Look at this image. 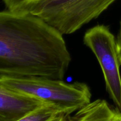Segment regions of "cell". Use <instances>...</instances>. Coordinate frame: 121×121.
<instances>
[{"instance_id":"cell-10","label":"cell","mask_w":121,"mask_h":121,"mask_svg":"<svg viewBox=\"0 0 121 121\" xmlns=\"http://www.w3.org/2000/svg\"><path fill=\"white\" fill-rule=\"evenodd\" d=\"M57 121H68V120H67V115H66L65 114L62 115L58 118Z\"/></svg>"},{"instance_id":"cell-4","label":"cell","mask_w":121,"mask_h":121,"mask_svg":"<svg viewBox=\"0 0 121 121\" xmlns=\"http://www.w3.org/2000/svg\"><path fill=\"white\" fill-rule=\"evenodd\" d=\"M84 44L95 55L102 69L106 89L121 112V76L117 40L108 26L98 24L86 31Z\"/></svg>"},{"instance_id":"cell-6","label":"cell","mask_w":121,"mask_h":121,"mask_svg":"<svg viewBox=\"0 0 121 121\" xmlns=\"http://www.w3.org/2000/svg\"><path fill=\"white\" fill-rule=\"evenodd\" d=\"M68 121H121V112L104 99L91 102L76 111L67 115Z\"/></svg>"},{"instance_id":"cell-5","label":"cell","mask_w":121,"mask_h":121,"mask_svg":"<svg viewBox=\"0 0 121 121\" xmlns=\"http://www.w3.org/2000/svg\"><path fill=\"white\" fill-rule=\"evenodd\" d=\"M46 104L40 99L0 84V121H18Z\"/></svg>"},{"instance_id":"cell-3","label":"cell","mask_w":121,"mask_h":121,"mask_svg":"<svg viewBox=\"0 0 121 121\" xmlns=\"http://www.w3.org/2000/svg\"><path fill=\"white\" fill-rule=\"evenodd\" d=\"M116 0H39L29 13L36 15L62 35L77 31L97 18Z\"/></svg>"},{"instance_id":"cell-7","label":"cell","mask_w":121,"mask_h":121,"mask_svg":"<svg viewBox=\"0 0 121 121\" xmlns=\"http://www.w3.org/2000/svg\"><path fill=\"white\" fill-rule=\"evenodd\" d=\"M63 114L65 113L56 106L46 104L18 121H57L58 118Z\"/></svg>"},{"instance_id":"cell-2","label":"cell","mask_w":121,"mask_h":121,"mask_svg":"<svg viewBox=\"0 0 121 121\" xmlns=\"http://www.w3.org/2000/svg\"><path fill=\"white\" fill-rule=\"evenodd\" d=\"M0 84L56 106L66 115L89 104L92 98L88 85L79 82L67 83L38 77H0Z\"/></svg>"},{"instance_id":"cell-1","label":"cell","mask_w":121,"mask_h":121,"mask_svg":"<svg viewBox=\"0 0 121 121\" xmlns=\"http://www.w3.org/2000/svg\"><path fill=\"white\" fill-rule=\"evenodd\" d=\"M54 53L50 27L36 15L0 11V77H41Z\"/></svg>"},{"instance_id":"cell-9","label":"cell","mask_w":121,"mask_h":121,"mask_svg":"<svg viewBox=\"0 0 121 121\" xmlns=\"http://www.w3.org/2000/svg\"><path fill=\"white\" fill-rule=\"evenodd\" d=\"M117 51H118V58H119V63L121 66V21L120 22V26H119V32H118V35L117 38Z\"/></svg>"},{"instance_id":"cell-8","label":"cell","mask_w":121,"mask_h":121,"mask_svg":"<svg viewBox=\"0 0 121 121\" xmlns=\"http://www.w3.org/2000/svg\"><path fill=\"white\" fill-rule=\"evenodd\" d=\"M39 0H2L7 10L18 14L29 13L31 6Z\"/></svg>"}]
</instances>
